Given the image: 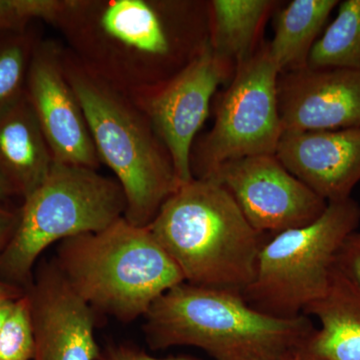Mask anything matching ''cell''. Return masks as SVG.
Wrapping results in <instances>:
<instances>
[{
  "label": "cell",
  "instance_id": "obj_1",
  "mask_svg": "<svg viewBox=\"0 0 360 360\" xmlns=\"http://www.w3.org/2000/svg\"><path fill=\"white\" fill-rule=\"evenodd\" d=\"M51 25L82 70L127 98L172 79L208 39L207 4L60 0Z\"/></svg>",
  "mask_w": 360,
  "mask_h": 360
},
{
  "label": "cell",
  "instance_id": "obj_2",
  "mask_svg": "<svg viewBox=\"0 0 360 360\" xmlns=\"http://www.w3.org/2000/svg\"><path fill=\"white\" fill-rule=\"evenodd\" d=\"M144 319L151 349L194 347L217 360H290L316 329L304 314L274 316L240 293L186 281L155 300Z\"/></svg>",
  "mask_w": 360,
  "mask_h": 360
},
{
  "label": "cell",
  "instance_id": "obj_3",
  "mask_svg": "<svg viewBox=\"0 0 360 360\" xmlns=\"http://www.w3.org/2000/svg\"><path fill=\"white\" fill-rule=\"evenodd\" d=\"M148 227L186 283L240 295L252 283L264 234L215 180L177 187Z\"/></svg>",
  "mask_w": 360,
  "mask_h": 360
},
{
  "label": "cell",
  "instance_id": "obj_4",
  "mask_svg": "<svg viewBox=\"0 0 360 360\" xmlns=\"http://www.w3.org/2000/svg\"><path fill=\"white\" fill-rule=\"evenodd\" d=\"M58 245L53 260L70 288L94 311L124 323L146 316L155 300L186 281L148 227L124 217Z\"/></svg>",
  "mask_w": 360,
  "mask_h": 360
},
{
  "label": "cell",
  "instance_id": "obj_5",
  "mask_svg": "<svg viewBox=\"0 0 360 360\" xmlns=\"http://www.w3.org/2000/svg\"><path fill=\"white\" fill-rule=\"evenodd\" d=\"M63 70L77 94L101 165L125 196L124 219L148 227L179 186L172 158L148 118L129 98L78 65L63 47Z\"/></svg>",
  "mask_w": 360,
  "mask_h": 360
},
{
  "label": "cell",
  "instance_id": "obj_6",
  "mask_svg": "<svg viewBox=\"0 0 360 360\" xmlns=\"http://www.w3.org/2000/svg\"><path fill=\"white\" fill-rule=\"evenodd\" d=\"M125 207L115 179L91 168L54 162L44 181L22 200L18 227L0 253V281L25 291L46 248L103 231L124 217Z\"/></svg>",
  "mask_w": 360,
  "mask_h": 360
},
{
  "label": "cell",
  "instance_id": "obj_7",
  "mask_svg": "<svg viewBox=\"0 0 360 360\" xmlns=\"http://www.w3.org/2000/svg\"><path fill=\"white\" fill-rule=\"evenodd\" d=\"M359 222V205L349 198L328 202L311 224L276 234L262 245L255 279L241 295L265 314L298 316L326 293L338 250Z\"/></svg>",
  "mask_w": 360,
  "mask_h": 360
},
{
  "label": "cell",
  "instance_id": "obj_8",
  "mask_svg": "<svg viewBox=\"0 0 360 360\" xmlns=\"http://www.w3.org/2000/svg\"><path fill=\"white\" fill-rule=\"evenodd\" d=\"M279 75L269 45L236 66L212 130L191 150L193 179H206L226 161L276 155L283 134L277 103Z\"/></svg>",
  "mask_w": 360,
  "mask_h": 360
},
{
  "label": "cell",
  "instance_id": "obj_9",
  "mask_svg": "<svg viewBox=\"0 0 360 360\" xmlns=\"http://www.w3.org/2000/svg\"><path fill=\"white\" fill-rule=\"evenodd\" d=\"M231 66L213 51L210 40L181 70L160 86L129 98L148 118L172 158L179 186L193 179L191 150L215 90Z\"/></svg>",
  "mask_w": 360,
  "mask_h": 360
},
{
  "label": "cell",
  "instance_id": "obj_10",
  "mask_svg": "<svg viewBox=\"0 0 360 360\" xmlns=\"http://www.w3.org/2000/svg\"><path fill=\"white\" fill-rule=\"evenodd\" d=\"M206 179L221 184L251 226L262 234L276 236L311 224L328 205L291 174L276 155L226 161Z\"/></svg>",
  "mask_w": 360,
  "mask_h": 360
},
{
  "label": "cell",
  "instance_id": "obj_11",
  "mask_svg": "<svg viewBox=\"0 0 360 360\" xmlns=\"http://www.w3.org/2000/svg\"><path fill=\"white\" fill-rule=\"evenodd\" d=\"M25 96L54 162L98 169L101 161L77 94L63 70V46L40 39L33 53Z\"/></svg>",
  "mask_w": 360,
  "mask_h": 360
},
{
  "label": "cell",
  "instance_id": "obj_12",
  "mask_svg": "<svg viewBox=\"0 0 360 360\" xmlns=\"http://www.w3.org/2000/svg\"><path fill=\"white\" fill-rule=\"evenodd\" d=\"M30 300L34 329L32 360H96V314L70 288L53 258L37 264Z\"/></svg>",
  "mask_w": 360,
  "mask_h": 360
},
{
  "label": "cell",
  "instance_id": "obj_13",
  "mask_svg": "<svg viewBox=\"0 0 360 360\" xmlns=\"http://www.w3.org/2000/svg\"><path fill=\"white\" fill-rule=\"evenodd\" d=\"M277 103L283 134L360 129V71L307 66L285 72Z\"/></svg>",
  "mask_w": 360,
  "mask_h": 360
},
{
  "label": "cell",
  "instance_id": "obj_14",
  "mask_svg": "<svg viewBox=\"0 0 360 360\" xmlns=\"http://www.w3.org/2000/svg\"><path fill=\"white\" fill-rule=\"evenodd\" d=\"M276 156L324 200H347L360 180V129L286 132Z\"/></svg>",
  "mask_w": 360,
  "mask_h": 360
},
{
  "label": "cell",
  "instance_id": "obj_15",
  "mask_svg": "<svg viewBox=\"0 0 360 360\" xmlns=\"http://www.w3.org/2000/svg\"><path fill=\"white\" fill-rule=\"evenodd\" d=\"M53 156L25 94L0 112V181L25 200L44 181Z\"/></svg>",
  "mask_w": 360,
  "mask_h": 360
},
{
  "label": "cell",
  "instance_id": "obj_16",
  "mask_svg": "<svg viewBox=\"0 0 360 360\" xmlns=\"http://www.w3.org/2000/svg\"><path fill=\"white\" fill-rule=\"evenodd\" d=\"M304 314L321 323L307 349L323 360H360V288L335 264L326 293Z\"/></svg>",
  "mask_w": 360,
  "mask_h": 360
},
{
  "label": "cell",
  "instance_id": "obj_17",
  "mask_svg": "<svg viewBox=\"0 0 360 360\" xmlns=\"http://www.w3.org/2000/svg\"><path fill=\"white\" fill-rule=\"evenodd\" d=\"M276 2L213 0L207 4L208 40L221 60L236 66L253 56L264 20Z\"/></svg>",
  "mask_w": 360,
  "mask_h": 360
},
{
  "label": "cell",
  "instance_id": "obj_18",
  "mask_svg": "<svg viewBox=\"0 0 360 360\" xmlns=\"http://www.w3.org/2000/svg\"><path fill=\"white\" fill-rule=\"evenodd\" d=\"M338 0H293L276 21L269 51L279 73L307 68L310 51Z\"/></svg>",
  "mask_w": 360,
  "mask_h": 360
},
{
  "label": "cell",
  "instance_id": "obj_19",
  "mask_svg": "<svg viewBox=\"0 0 360 360\" xmlns=\"http://www.w3.org/2000/svg\"><path fill=\"white\" fill-rule=\"evenodd\" d=\"M307 68L360 71V0L340 2L335 20L312 46Z\"/></svg>",
  "mask_w": 360,
  "mask_h": 360
},
{
  "label": "cell",
  "instance_id": "obj_20",
  "mask_svg": "<svg viewBox=\"0 0 360 360\" xmlns=\"http://www.w3.org/2000/svg\"><path fill=\"white\" fill-rule=\"evenodd\" d=\"M40 39L32 25L0 32V112L25 96L28 70Z\"/></svg>",
  "mask_w": 360,
  "mask_h": 360
},
{
  "label": "cell",
  "instance_id": "obj_21",
  "mask_svg": "<svg viewBox=\"0 0 360 360\" xmlns=\"http://www.w3.org/2000/svg\"><path fill=\"white\" fill-rule=\"evenodd\" d=\"M34 345L32 310L25 291L0 330V360H32Z\"/></svg>",
  "mask_w": 360,
  "mask_h": 360
},
{
  "label": "cell",
  "instance_id": "obj_22",
  "mask_svg": "<svg viewBox=\"0 0 360 360\" xmlns=\"http://www.w3.org/2000/svg\"><path fill=\"white\" fill-rule=\"evenodd\" d=\"M60 0H0V32L21 30L33 20L51 23Z\"/></svg>",
  "mask_w": 360,
  "mask_h": 360
},
{
  "label": "cell",
  "instance_id": "obj_23",
  "mask_svg": "<svg viewBox=\"0 0 360 360\" xmlns=\"http://www.w3.org/2000/svg\"><path fill=\"white\" fill-rule=\"evenodd\" d=\"M335 264L360 288V232L347 236L336 255Z\"/></svg>",
  "mask_w": 360,
  "mask_h": 360
},
{
  "label": "cell",
  "instance_id": "obj_24",
  "mask_svg": "<svg viewBox=\"0 0 360 360\" xmlns=\"http://www.w3.org/2000/svg\"><path fill=\"white\" fill-rule=\"evenodd\" d=\"M96 360H196L186 356L165 357L160 359L139 348L127 345H112L101 349Z\"/></svg>",
  "mask_w": 360,
  "mask_h": 360
},
{
  "label": "cell",
  "instance_id": "obj_25",
  "mask_svg": "<svg viewBox=\"0 0 360 360\" xmlns=\"http://www.w3.org/2000/svg\"><path fill=\"white\" fill-rule=\"evenodd\" d=\"M20 220V207H13L7 203H0V253L13 238Z\"/></svg>",
  "mask_w": 360,
  "mask_h": 360
},
{
  "label": "cell",
  "instance_id": "obj_26",
  "mask_svg": "<svg viewBox=\"0 0 360 360\" xmlns=\"http://www.w3.org/2000/svg\"><path fill=\"white\" fill-rule=\"evenodd\" d=\"M25 295V290L0 281V300H18Z\"/></svg>",
  "mask_w": 360,
  "mask_h": 360
},
{
  "label": "cell",
  "instance_id": "obj_27",
  "mask_svg": "<svg viewBox=\"0 0 360 360\" xmlns=\"http://www.w3.org/2000/svg\"><path fill=\"white\" fill-rule=\"evenodd\" d=\"M16 300H0V330L4 326L7 317L13 309V303Z\"/></svg>",
  "mask_w": 360,
  "mask_h": 360
},
{
  "label": "cell",
  "instance_id": "obj_28",
  "mask_svg": "<svg viewBox=\"0 0 360 360\" xmlns=\"http://www.w3.org/2000/svg\"><path fill=\"white\" fill-rule=\"evenodd\" d=\"M290 360H323L321 357L317 356L314 352H310L307 349V345L302 347V349L296 352L292 356L290 357Z\"/></svg>",
  "mask_w": 360,
  "mask_h": 360
},
{
  "label": "cell",
  "instance_id": "obj_29",
  "mask_svg": "<svg viewBox=\"0 0 360 360\" xmlns=\"http://www.w3.org/2000/svg\"><path fill=\"white\" fill-rule=\"evenodd\" d=\"M13 198H14L13 193L0 181V203H7Z\"/></svg>",
  "mask_w": 360,
  "mask_h": 360
}]
</instances>
